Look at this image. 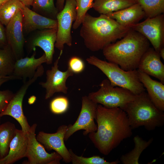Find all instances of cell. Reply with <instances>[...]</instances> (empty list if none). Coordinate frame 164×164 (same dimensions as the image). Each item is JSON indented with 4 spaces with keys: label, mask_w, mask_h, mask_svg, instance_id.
<instances>
[{
    "label": "cell",
    "mask_w": 164,
    "mask_h": 164,
    "mask_svg": "<svg viewBox=\"0 0 164 164\" xmlns=\"http://www.w3.org/2000/svg\"><path fill=\"white\" fill-rule=\"evenodd\" d=\"M96 114L97 130L89 133V137L101 154L108 155L132 136V129L126 113L119 108L98 104Z\"/></svg>",
    "instance_id": "obj_1"
},
{
    "label": "cell",
    "mask_w": 164,
    "mask_h": 164,
    "mask_svg": "<svg viewBox=\"0 0 164 164\" xmlns=\"http://www.w3.org/2000/svg\"><path fill=\"white\" fill-rule=\"evenodd\" d=\"M80 32L85 46L96 52L123 38L130 29L119 24L105 14L93 17L87 13L81 23Z\"/></svg>",
    "instance_id": "obj_2"
},
{
    "label": "cell",
    "mask_w": 164,
    "mask_h": 164,
    "mask_svg": "<svg viewBox=\"0 0 164 164\" xmlns=\"http://www.w3.org/2000/svg\"><path fill=\"white\" fill-rule=\"evenodd\" d=\"M149 47L150 43L145 37L130 28L121 39L108 45L102 50L108 61L129 71L137 69L141 58Z\"/></svg>",
    "instance_id": "obj_3"
},
{
    "label": "cell",
    "mask_w": 164,
    "mask_h": 164,
    "mask_svg": "<svg viewBox=\"0 0 164 164\" xmlns=\"http://www.w3.org/2000/svg\"><path fill=\"white\" fill-rule=\"evenodd\" d=\"M122 109L126 113L132 129L144 126L152 131L164 124V111L155 106L145 91L136 95Z\"/></svg>",
    "instance_id": "obj_4"
},
{
    "label": "cell",
    "mask_w": 164,
    "mask_h": 164,
    "mask_svg": "<svg viewBox=\"0 0 164 164\" xmlns=\"http://www.w3.org/2000/svg\"><path fill=\"white\" fill-rule=\"evenodd\" d=\"M86 60L101 70L112 86L128 89L136 95L145 91L139 79L137 70H125L116 64L101 60L94 56H90Z\"/></svg>",
    "instance_id": "obj_5"
},
{
    "label": "cell",
    "mask_w": 164,
    "mask_h": 164,
    "mask_svg": "<svg viewBox=\"0 0 164 164\" xmlns=\"http://www.w3.org/2000/svg\"><path fill=\"white\" fill-rule=\"evenodd\" d=\"M96 91L90 93L88 97L95 103L108 108L122 109L135 98V95L128 89L114 86L108 79L103 80Z\"/></svg>",
    "instance_id": "obj_6"
},
{
    "label": "cell",
    "mask_w": 164,
    "mask_h": 164,
    "mask_svg": "<svg viewBox=\"0 0 164 164\" xmlns=\"http://www.w3.org/2000/svg\"><path fill=\"white\" fill-rule=\"evenodd\" d=\"M77 15L75 0H65L63 8L58 12L56 18L57 27L55 47L60 51H63L65 44L69 46L72 45L71 29Z\"/></svg>",
    "instance_id": "obj_7"
},
{
    "label": "cell",
    "mask_w": 164,
    "mask_h": 164,
    "mask_svg": "<svg viewBox=\"0 0 164 164\" xmlns=\"http://www.w3.org/2000/svg\"><path fill=\"white\" fill-rule=\"evenodd\" d=\"M81 110L78 117L73 124H70L64 136V141H67L75 132L81 130H84L83 134L86 136L97 131V126L95 119L98 104L91 100L88 96L82 97Z\"/></svg>",
    "instance_id": "obj_8"
},
{
    "label": "cell",
    "mask_w": 164,
    "mask_h": 164,
    "mask_svg": "<svg viewBox=\"0 0 164 164\" xmlns=\"http://www.w3.org/2000/svg\"><path fill=\"white\" fill-rule=\"evenodd\" d=\"M37 125L33 124L27 132L28 146L26 157V164H60L62 157L56 152H47L43 145L36 138V130Z\"/></svg>",
    "instance_id": "obj_9"
},
{
    "label": "cell",
    "mask_w": 164,
    "mask_h": 164,
    "mask_svg": "<svg viewBox=\"0 0 164 164\" xmlns=\"http://www.w3.org/2000/svg\"><path fill=\"white\" fill-rule=\"evenodd\" d=\"M149 41L158 53L164 44V16L162 14L152 18H147L144 21L131 27Z\"/></svg>",
    "instance_id": "obj_10"
},
{
    "label": "cell",
    "mask_w": 164,
    "mask_h": 164,
    "mask_svg": "<svg viewBox=\"0 0 164 164\" xmlns=\"http://www.w3.org/2000/svg\"><path fill=\"white\" fill-rule=\"evenodd\" d=\"M41 76L40 73L37 71L32 78L23 83L19 90L14 94L5 110L0 113L1 118L4 115H9L14 118L20 124L21 130L25 132H27L30 129L31 126L23 113L22 109L23 98L29 86Z\"/></svg>",
    "instance_id": "obj_11"
},
{
    "label": "cell",
    "mask_w": 164,
    "mask_h": 164,
    "mask_svg": "<svg viewBox=\"0 0 164 164\" xmlns=\"http://www.w3.org/2000/svg\"><path fill=\"white\" fill-rule=\"evenodd\" d=\"M63 51H60L59 56L54 62L50 70L46 71V80L45 82H41L39 84L46 89L45 98L48 99L57 92L64 94L67 93L68 87L66 82L68 78L73 75L74 73L69 68L64 71H61L58 68L59 60Z\"/></svg>",
    "instance_id": "obj_12"
},
{
    "label": "cell",
    "mask_w": 164,
    "mask_h": 164,
    "mask_svg": "<svg viewBox=\"0 0 164 164\" xmlns=\"http://www.w3.org/2000/svg\"><path fill=\"white\" fill-rule=\"evenodd\" d=\"M68 126L62 125L58 128L56 132L49 133L40 131L37 136V140L42 144L46 150H54L62 158L63 161L68 163L71 161L69 150L64 142L65 134Z\"/></svg>",
    "instance_id": "obj_13"
},
{
    "label": "cell",
    "mask_w": 164,
    "mask_h": 164,
    "mask_svg": "<svg viewBox=\"0 0 164 164\" xmlns=\"http://www.w3.org/2000/svg\"><path fill=\"white\" fill-rule=\"evenodd\" d=\"M6 37L16 60L23 57L25 39L22 24V10L19 11L6 26Z\"/></svg>",
    "instance_id": "obj_14"
},
{
    "label": "cell",
    "mask_w": 164,
    "mask_h": 164,
    "mask_svg": "<svg viewBox=\"0 0 164 164\" xmlns=\"http://www.w3.org/2000/svg\"><path fill=\"white\" fill-rule=\"evenodd\" d=\"M57 29H45L37 31L29 39L27 43L29 52L35 50L36 47H39L44 51L47 64L53 63L54 53L55 44L56 39Z\"/></svg>",
    "instance_id": "obj_15"
},
{
    "label": "cell",
    "mask_w": 164,
    "mask_h": 164,
    "mask_svg": "<svg viewBox=\"0 0 164 164\" xmlns=\"http://www.w3.org/2000/svg\"><path fill=\"white\" fill-rule=\"evenodd\" d=\"M22 24L24 33H29L37 30L57 29L56 19L43 16L28 7L25 6L22 10Z\"/></svg>",
    "instance_id": "obj_16"
},
{
    "label": "cell",
    "mask_w": 164,
    "mask_h": 164,
    "mask_svg": "<svg viewBox=\"0 0 164 164\" xmlns=\"http://www.w3.org/2000/svg\"><path fill=\"white\" fill-rule=\"evenodd\" d=\"M160 58L159 53L149 47L141 58L137 70L157 79L164 84V65Z\"/></svg>",
    "instance_id": "obj_17"
},
{
    "label": "cell",
    "mask_w": 164,
    "mask_h": 164,
    "mask_svg": "<svg viewBox=\"0 0 164 164\" xmlns=\"http://www.w3.org/2000/svg\"><path fill=\"white\" fill-rule=\"evenodd\" d=\"M34 52L31 57H22L15 62L12 75L17 79L22 80L23 83L26 81L27 78H32L38 67L47 62L44 53L40 57L36 58L35 50Z\"/></svg>",
    "instance_id": "obj_18"
},
{
    "label": "cell",
    "mask_w": 164,
    "mask_h": 164,
    "mask_svg": "<svg viewBox=\"0 0 164 164\" xmlns=\"http://www.w3.org/2000/svg\"><path fill=\"white\" fill-rule=\"evenodd\" d=\"M28 146L27 132L16 128L10 144L8 153L0 160V164H12L25 157Z\"/></svg>",
    "instance_id": "obj_19"
},
{
    "label": "cell",
    "mask_w": 164,
    "mask_h": 164,
    "mask_svg": "<svg viewBox=\"0 0 164 164\" xmlns=\"http://www.w3.org/2000/svg\"><path fill=\"white\" fill-rule=\"evenodd\" d=\"M139 79L150 100L160 110L164 111V84L153 80L150 76L137 70Z\"/></svg>",
    "instance_id": "obj_20"
},
{
    "label": "cell",
    "mask_w": 164,
    "mask_h": 164,
    "mask_svg": "<svg viewBox=\"0 0 164 164\" xmlns=\"http://www.w3.org/2000/svg\"><path fill=\"white\" fill-rule=\"evenodd\" d=\"M106 15L115 20L120 25L130 28L145 16L144 11L138 3Z\"/></svg>",
    "instance_id": "obj_21"
},
{
    "label": "cell",
    "mask_w": 164,
    "mask_h": 164,
    "mask_svg": "<svg viewBox=\"0 0 164 164\" xmlns=\"http://www.w3.org/2000/svg\"><path fill=\"white\" fill-rule=\"evenodd\" d=\"M137 3L135 0H94L92 8L100 14L116 12Z\"/></svg>",
    "instance_id": "obj_22"
},
{
    "label": "cell",
    "mask_w": 164,
    "mask_h": 164,
    "mask_svg": "<svg viewBox=\"0 0 164 164\" xmlns=\"http://www.w3.org/2000/svg\"><path fill=\"white\" fill-rule=\"evenodd\" d=\"M153 139V138H151L146 141L138 135L134 137V148L129 152L121 156L120 158L121 162L123 164H139V159L141 153L151 144Z\"/></svg>",
    "instance_id": "obj_23"
},
{
    "label": "cell",
    "mask_w": 164,
    "mask_h": 164,
    "mask_svg": "<svg viewBox=\"0 0 164 164\" xmlns=\"http://www.w3.org/2000/svg\"><path fill=\"white\" fill-rule=\"evenodd\" d=\"M16 129L14 124L10 121L0 124V160L8 155Z\"/></svg>",
    "instance_id": "obj_24"
},
{
    "label": "cell",
    "mask_w": 164,
    "mask_h": 164,
    "mask_svg": "<svg viewBox=\"0 0 164 164\" xmlns=\"http://www.w3.org/2000/svg\"><path fill=\"white\" fill-rule=\"evenodd\" d=\"M16 60L8 44L0 48V77L12 75Z\"/></svg>",
    "instance_id": "obj_25"
},
{
    "label": "cell",
    "mask_w": 164,
    "mask_h": 164,
    "mask_svg": "<svg viewBox=\"0 0 164 164\" xmlns=\"http://www.w3.org/2000/svg\"><path fill=\"white\" fill-rule=\"evenodd\" d=\"M25 6L19 0H9L0 7V21L6 26L12 18Z\"/></svg>",
    "instance_id": "obj_26"
},
{
    "label": "cell",
    "mask_w": 164,
    "mask_h": 164,
    "mask_svg": "<svg viewBox=\"0 0 164 164\" xmlns=\"http://www.w3.org/2000/svg\"><path fill=\"white\" fill-rule=\"evenodd\" d=\"M32 10L43 16L56 19L58 11L55 5L54 0H34Z\"/></svg>",
    "instance_id": "obj_27"
},
{
    "label": "cell",
    "mask_w": 164,
    "mask_h": 164,
    "mask_svg": "<svg viewBox=\"0 0 164 164\" xmlns=\"http://www.w3.org/2000/svg\"><path fill=\"white\" fill-rule=\"evenodd\" d=\"M135 0L141 6L147 18H152L164 13V0Z\"/></svg>",
    "instance_id": "obj_28"
},
{
    "label": "cell",
    "mask_w": 164,
    "mask_h": 164,
    "mask_svg": "<svg viewBox=\"0 0 164 164\" xmlns=\"http://www.w3.org/2000/svg\"><path fill=\"white\" fill-rule=\"evenodd\" d=\"M73 164H118L120 162L118 160L109 162L105 160L104 157L98 155H94L89 157L79 156L75 154L71 149L69 150Z\"/></svg>",
    "instance_id": "obj_29"
},
{
    "label": "cell",
    "mask_w": 164,
    "mask_h": 164,
    "mask_svg": "<svg viewBox=\"0 0 164 164\" xmlns=\"http://www.w3.org/2000/svg\"><path fill=\"white\" fill-rule=\"evenodd\" d=\"M94 0H75L76 5L77 18L74 22L72 28L78 29L81 24L87 11L92 8Z\"/></svg>",
    "instance_id": "obj_30"
},
{
    "label": "cell",
    "mask_w": 164,
    "mask_h": 164,
    "mask_svg": "<svg viewBox=\"0 0 164 164\" xmlns=\"http://www.w3.org/2000/svg\"><path fill=\"white\" fill-rule=\"evenodd\" d=\"M69 106L68 98L64 96L57 97L53 99L50 104L51 111L56 114H60L66 112Z\"/></svg>",
    "instance_id": "obj_31"
},
{
    "label": "cell",
    "mask_w": 164,
    "mask_h": 164,
    "mask_svg": "<svg viewBox=\"0 0 164 164\" xmlns=\"http://www.w3.org/2000/svg\"><path fill=\"white\" fill-rule=\"evenodd\" d=\"M68 65V68L75 73H81L85 68V63L83 60L77 56H72L70 59Z\"/></svg>",
    "instance_id": "obj_32"
},
{
    "label": "cell",
    "mask_w": 164,
    "mask_h": 164,
    "mask_svg": "<svg viewBox=\"0 0 164 164\" xmlns=\"http://www.w3.org/2000/svg\"><path fill=\"white\" fill-rule=\"evenodd\" d=\"M14 94L8 90L0 91V113L6 109Z\"/></svg>",
    "instance_id": "obj_33"
},
{
    "label": "cell",
    "mask_w": 164,
    "mask_h": 164,
    "mask_svg": "<svg viewBox=\"0 0 164 164\" xmlns=\"http://www.w3.org/2000/svg\"><path fill=\"white\" fill-rule=\"evenodd\" d=\"M0 21V48L8 45L6 34L5 28Z\"/></svg>",
    "instance_id": "obj_34"
},
{
    "label": "cell",
    "mask_w": 164,
    "mask_h": 164,
    "mask_svg": "<svg viewBox=\"0 0 164 164\" xmlns=\"http://www.w3.org/2000/svg\"><path fill=\"white\" fill-rule=\"evenodd\" d=\"M14 79H17L13 75L0 78V87L3 83L10 80Z\"/></svg>",
    "instance_id": "obj_35"
},
{
    "label": "cell",
    "mask_w": 164,
    "mask_h": 164,
    "mask_svg": "<svg viewBox=\"0 0 164 164\" xmlns=\"http://www.w3.org/2000/svg\"><path fill=\"white\" fill-rule=\"evenodd\" d=\"M56 6L59 12L63 9L65 0H56Z\"/></svg>",
    "instance_id": "obj_36"
},
{
    "label": "cell",
    "mask_w": 164,
    "mask_h": 164,
    "mask_svg": "<svg viewBox=\"0 0 164 164\" xmlns=\"http://www.w3.org/2000/svg\"><path fill=\"white\" fill-rule=\"evenodd\" d=\"M25 6L29 7L32 6L34 0H19Z\"/></svg>",
    "instance_id": "obj_37"
},
{
    "label": "cell",
    "mask_w": 164,
    "mask_h": 164,
    "mask_svg": "<svg viewBox=\"0 0 164 164\" xmlns=\"http://www.w3.org/2000/svg\"><path fill=\"white\" fill-rule=\"evenodd\" d=\"M36 97L35 96L33 95L30 96L28 99V103L29 104H33L36 101Z\"/></svg>",
    "instance_id": "obj_38"
},
{
    "label": "cell",
    "mask_w": 164,
    "mask_h": 164,
    "mask_svg": "<svg viewBox=\"0 0 164 164\" xmlns=\"http://www.w3.org/2000/svg\"><path fill=\"white\" fill-rule=\"evenodd\" d=\"M159 55L160 57L164 60V47L161 48L159 52Z\"/></svg>",
    "instance_id": "obj_39"
},
{
    "label": "cell",
    "mask_w": 164,
    "mask_h": 164,
    "mask_svg": "<svg viewBox=\"0 0 164 164\" xmlns=\"http://www.w3.org/2000/svg\"><path fill=\"white\" fill-rule=\"evenodd\" d=\"M9 0H0V7Z\"/></svg>",
    "instance_id": "obj_40"
},
{
    "label": "cell",
    "mask_w": 164,
    "mask_h": 164,
    "mask_svg": "<svg viewBox=\"0 0 164 164\" xmlns=\"http://www.w3.org/2000/svg\"><path fill=\"white\" fill-rule=\"evenodd\" d=\"M0 120H1V117H0Z\"/></svg>",
    "instance_id": "obj_41"
},
{
    "label": "cell",
    "mask_w": 164,
    "mask_h": 164,
    "mask_svg": "<svg viewBox=\"0 0 164 164\" xmlns=\"http://www.w3.org/2000/svg\"><path fill=\"white\" fill-rule=\"evenodd\" d=\"M0 77V78H1V77Z\"/></svg>",
    "instance_id": "obj_42"
}]
</instances>
